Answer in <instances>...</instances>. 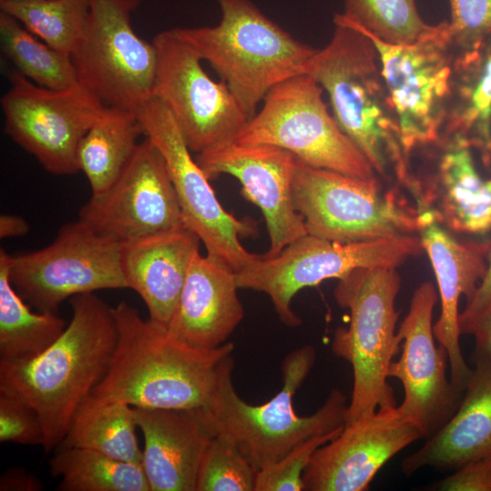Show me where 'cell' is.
Returning <instances> with one entry per match:
<instances>
[{"instance_id":"cell-1","label":"cell","mask_w":491,"mask_h":491,"mask_svg":"<svg viewBox=\"0 0 491 491\" xmlns=\"http://www.w3.org/2000/svg\"><path fill=\"white\" fill-rule=\"evenodd\" d=\"M117 340L108 370L91 395L135 408L208 407L234 344L214 349L189 346L166 326L144 319L122 301L112 307Z\"/></svg>"},{"instance_id":"cell-2","label":"cell","mask_w":491,"mask_h":491,"mask_svg":"<svg viewBox=\"0 0 491 491\" xmlns=\"http://www.w3.org/2000/svg\"><path fill=\"white\" fill-rule=\"evenodd\" d=\"M72 318L41 355L0 363V384L16 390L37 411L45 452L56 450L83 401L105 376L117 340L112 307L95 293L70 298Z\"/></svg>"},{"instance_id":"cell-3","label":"cell","mask_w":491,"mask_h":491,"mask_svg":"<svg viewBox=\"0 0 491 491\" xmlns=\"http://www.w3.org/2000/svg\"><path fill=\"white\" fill-rule=\"evenodd\" d=\"M334 24L331 40L317 49L307 74L326 91L333 116L376 173H391L414 189L376 46L340 14Z\"/></svg>"},{"instance_id":"cell-4","label":"cell","mask_w":491,"mask_h":491,"mask_svg":"<svg viewBox=\"0 0 491 491\" xmlns=\"http://www.w3.org/2000/svg\"><path fill=\"white\" fill-rule=\"evenodd\" d=\"M215 26L174 28L207 61L251 117L276 85L307 74L317 49L272 21L250 0H215Z\"/></svg>"},{"instance_id":"cell-5","label":"cell","mask_w":491,"mask_h":491,"mask_svg":"<svg viewBox=\"0 0 491 491\" xmlns=\"http://www.w3.org/2000/svg\"><path fill=\"white\" fill-rule=\"evenodd\" d=\"M316 352L306 345L291 351L281 364L282 388L267 402L254 406L236 393L233 384L234 358L222 369L208 409L217 429L229 435L256 470L274 463L316 436L334 431L346 423L345 394L333 389L310 416H298L293 398L309 375Z\"/></svg>"},{"instance_id":"cell-6","label":"cell","mask_w":491,"mask_h":491,"mask_svg":"<svg viewBox=\"0 0 491 491\" xmlns=\"http://www.w3.org/2000/svg\"><path fill=\"white\" fill-rule=\"evenodd\" d=\"M400 287L396 268L374 267L353 270L335 289L337 304L350 311L348 327H337L331 344L332 352L353 370L345 424L381 406H396L387 373L402 343L396 309Z\"/></svg>"},{"instance_id":"cell-7","label":"cell","mask_w":491,"mask_h":491,"mask_svg":"<svg viewBox=\"0 0 491 491\" xmlns=\"http://www.w3.org/2000/svg\"><path fill=\"white\" fill-rule=\"evenodd\" d=\"M293 203L307 233L341 243L416 235L421 210L393 191H384L377 177L364 179L308 165L296 159Z\"/></svg>"},{"instance_id":"cell-8","label":"cell","mask_w":491,"mask_h":491,"mask_svg":"<svg viewBox=\"0 0 491 491\" xmlns=\"http://www.w3.org/2000/svg\"><path fill=\"white\" fill-rule=\"evenodd\" d=\"M322 91L309 74L280 83L266 94L235 142L277 146L314 167L376 178L370 162L328 111Z\"/></svg>"},{"instance_id":"cell-9","label":"cell","mask_w":491,"mask_h":491,"mask_svg":"<svg viewBox=\"0 0 491 491\" xmlns=\"http://www.w3.org/2000/svg\"><path fill=\"white\" fill-rule=\"evenodd\" d=\"M423 251L416 235L341 243L306 234L275 256L262 255L255 265L236 273V279L240 289L266 294L280 321L296 327L302 321L291 303L303 288L342 279L357 268H396Z\"/></svg>"},{"instance_id":"cell-10","label":"cell","mask_w":491,"mask_h":491,"mask_svg":"<svg viewBox=\"0 0 491 491\" xmlns=\"http://www.w3.org/2000/svg\"><path fill=\"white\" fill-rule=\"evenodd\" d=\"M340 15L374 43L400 129L406 155L443 134L454 73L447 21L409 44L385 42Z\"/></svg>"},{"instance_id":"cell-11","label":"cell","mask_w":491,"mask_h":491,"mask_svg":"<svg viewBox=\"0 0 491 491\" xmlns=\"http://www.w3.org/2000/svg\"><path fill=\"white\" fill-rule=\"evenodd\" d=\"M140 0H89L84 34L71 54L78 83L105 106L136 112L153 96L157 55L131 15Z\"/></svg>"},{"instance_id":"cell-12","label":"cell","mask_w":491,"mask_h":491,"mask_svg":"<svg viewBox=\"0 0 491 491\" xmlns=\"http://www.w3.org/2000/svg\"><path fill=\"white\" fill-rule=\"evenodd\" d=\"M144 135L161 153L174 185L183 222L205 246L206 255L236 273L255 265L262 255L246 249L241 236L253 235L256 224L238 219L220 204L174 116L155 96L137 111Z\"/></svg>"},{"instance_id":"cell-13","label":"cell","mask_w":491,"mask_h":491,"mask_svg":"<svg viewBox=\"0 0 491 491\" xmlns=\"http://www.w3.org/2000/svg\"><path fill=\"white\" fill-rule=\"evenodd\" d=\"M122 247L78 219L65 224L47 246L10 254L9 279L31 307L56 312L62 302L76 295L127 288Z\"/></svg>"},{"instance_id":"cell-14","label":"cell","mask_w":491,"mask_h":491,"mask_svg":"<svg viewBox=\"0 0 491 491\" xmlns=\"http://www.w3.org/2000/svg\"><path fill=\"white\" fill-rule=\"evenodd\" d=\"M1 98L5 133L57 175L79 170V145L105 105L80 84L65 89L40 86L16 70Z\"/></svg>"},{"instance_id":"cell-15","label":"cell","mask_w":491,"mask_h":491,"mask_svg":"<svg viewBox=\"0 0 491 491\" xmlns=\"http://www.w3.org/2000/svg\"><path fill=\"white\" fill-rule=\"evenodd\" d=\"M152 42L157 55L153 96L170 111L192 153L235 141L250 116L227 85L209 77L200 56L174 29Z\"/></svg>"},{"instance_id":"cell-16","label":"cell","mask_w":491,"mask_h":491,"mask_svg":"<svg viewBox=\"0 0 491 491\" xmlns=\"http://www.w3.org/2000/svg\"><path fill=\"white\" fill-rule=\"evenodd\" d=\"M78 215L95 233L123 245L185 226L165 160L146 137L117 180L91 195Z\"/></svg>"},{"instance_id":"cell-17","label":"cell","mask_w":491,"mask_h":491,"mask_svg":"<svg viewBox=\"0 0 491 491\" xmlns=\"http://www.w3.org/2000/svg\"><path fill=\"white\" fill-rule=\"evenodd\" d=\"M436 301L431 282L422 283L414 291L409 311L398 330L401 355L391 363L387 373L388 377L400 381L404 398L398 408L423 438L432 436L449 421L465 392L447 377V352L435 343L432 319Z\"/></svg>"},{"instance_id":"cell-18","label":"cell","mask_w":491,"mask_h":491,"mask_svg":"<svg viewBox=\"0 0 491 491\" xmlns=\"http://www.w3.org/2000/svg\"><path fill=\"white\" fill-rule=\"evenodd\" d=\"M421 438L398 406H381L316 450L303 473L304 491L366 490L388 460Z\"/></svg>"},{"instance_id":"cell-19","label":"cell","mask_w":491,"mask_h":491,"mask_svg":"<svg viewBox=\"0 0 491 491\" xmlns=\"http://www.w3.org/2000/svg\"><path fill=\"white\" fill-rule=\"evenodd\" d=\"M196 162L209 180L222 174L242 185L241 194L262 211L272 256L308 234L293 203L292 186L296 158L270 145H245L235 141L196 154Z\"/></svg>"},{"instance_id":"cell-20","label":"cell","mask_w":491,"mask_h":491,"mask_svg":"<svg viewBox=\"0 0 491 491\" xmlns=\"http://www.w3.org/2000/svg\"><path fill=\"white\" fill-rule=\"evenodd\" d=\"M135 410L151 491H196L203 456L218 433L211 411L205 406Z\"/></svg>"},{"instance_id":"cell-21","label":"cell","mask_w":491,"mask_h":491,"mask_svg":"<svg viewBox=\"0 0 491 491\" xmlns=\"http://www.w3.org/2000/svg\"><path fill=\"white\" fill-rule=\"evenodd\" d=\"M419 236L430 258L441 301L434 336L447 352L452 384L465 391L473 369L466 363L459 344L458 305L461 296L465 295L467 301L473 297L486 272V247L456 240L436 220L433 209L424 212Z\"/></svg>"},{"instance_id":"cell-22","label":"cell","mask_w":491,"mask_h":491,"mask_svg":"<svg viewBox=\"0 0 491 491\" xmlns=\"http://www.w3.org/2000/svg\"><path fill=\"white\" fill-rule=\"evenodd\" d=\"M238 289L235 271L198 252L166 326L169 333L195 347L221 346L244 318Z\"/></svg>"},{"instance_id":"cell-23","label":"cell","mask_w":491,"mask_h":491,"mask_svg":"<svg viewBox=\"0 0 491 491\" xmlns=\"http://www.w3.org/2000/svg\"><path fill=\"white\" fill-rule=\"evenodd\" d=\"M200 242L194 232L182 226L123 245L126 286L143 299L150 320L167 326Z\"/></svg>"},{"instance_id":"cell-24","label":"cell","mask_w":491,"mask_h":491,"mask_svg":"<svg viewBox=\"0 0 491 491\" xmlns=\"http://www.w3.org/2000/svg\"><path fill=\"white\" fill-rule=\"evenodd\" d=\"M474 366L454 416L403 459L406 476L425 467L447 472L472 461L491 463V368L483 364Z\"/></svg>"},{"instance_id":"cell-25","label":"cell","mask_w":491,"mask_h":491,"mask_svg":"<svg viewBox=\"0 0 491 491\" xmlns=\"http://www.w3.org/2000/svg\"><path fill=\"white\" fill-rule=\"evenodd\" d=\"M436 220L458 233L491 231V178L478 174L469 147L449 145L436 175Z\"/></svg>"},{"instance_id":"cell-26","label":"cell","mask_w":491,"mask_h":491,"mask_svg":"<svg viewBox=\"0 0 491 491\" xmlns=\"http://www.w3.org/2000/svg\"><path fill=\"white\" fill-rule=\"evenodd\" d=\"M144 131L136 112L105 106L83 137L77 153L79 170L92 195L105 192L133 157Z\"/></svg>"},{"instance_id":"cell-27","label":"cell","mask_w":491,"mask_h":491,"mask_svg":"<svg viewBox=\"0 0 491 491\" xmlns=\"http://www.w3.org/2000/svg\"><path fill=\"white\" fill-rule=\"evenodd\" d=\"M10 254L0 249V363L28 362L46 350L64 332L56 312H34L9 279Z\"/></svg>"},{"instance_id":"cell-28","label":"cell","mask_w":491,"mask_h":491,"mask_svg":"<svg viewBox=\"0 0 491 491\" xmlns=\"http://www.w3.org/2000/svg\"><path fill=\"white\" fill-rule=\"evenodd\" d=\"M137 428L135 407L122 401L90 395L75 411L58 447L90 449L142 465L143 451L136 437Z\"/></svg>"},{"instance_id":"cell-29","label":"cell","mask_w":491,"mask_h":491,"mask_svg":"<svg viewBox=\"0 0 491 491\" xmlns=\"http://www.w3.org/2000/svg\"><path fill=\"white\" fill-rule=\"evenodd\" d=\"M472 60L461 55L473 68L475 75H467L454 68L457 83L452 82V92L457 95V105L449 109L444 135L449 145H475L491 151V46L481 58L479 48L464 52ZM442 134V135H443Z\"/></svg>"},{"instance_id":"cell-30","label":"cell","mask_w":491,"mask_h":491,"mask_svg":"<svg viewBox=\"0 0 491 491\" xmlns=\"http://www.w3.org/2000/svg\"><path fill=\"white\" fill-rule=\"evenodd\" d=\"M56 450L48 464L51 475L61 477L59 491H151L142 465L85 448Z\"/></svg>"},{"instance_id":"cell-31","label":"cell","mask_w":491,"mask_h":491,"mask_svg":"<svg viewBox=\"0 0 491 491\" xmlns=\"http://www.w3.org/2000/svg\"><path fill=\"white\" fill-rule=\"evenodd\" d=\"M2 51L15 70L33 83L51 89H65L78 83L69 55L48 45L13 16L1 11Z\"/></svg>"},{"instance_id":"cell-32","label":"cell","mask_w":491,"mask_h":491,"mask_svg":"<svg viewBox=\"0 0 491 491\" xmlns=\"http://www.w3.org/2000/svg\"><path fill=\"white\" fill-rule=\"evenodd\" d=\"M1 11L43 42L71 56L86 25L89 0H4Z\"/></svg>"},{"instance_id":"cell-33","label":"cell","mask_w":491,"mask_h":491,"mask_svg":"<svg viewBox=\"0 0 491 491\" xmlns=\"http://www.w3.org/2000/svg\"><path fill=\"white\" fill-rule=\"evenodd\" d=\"M347 20L391 44L413 43L431 32L415 0H346L341 13Z\"/></svg>"},{"instance_id":"cell-34","label":"cell","mask_w":491,"mask_h":491,"mask_svg":"<svg viewBox=\"0 0 491 491\" xmlns=\"http://www.w3.org/2000/svg\"><path fill=\"white\" fill-rule=\"evenodd\" d=\"M256 472L235 441L218 431L203 456L196 491H255Z\"/></svg>"},{"instance_id":"cell-35","label":"cell","mask_w":491,"mask_h":491,"mask_svg":"<svg viewBox=\"0 0 491 491\" xmlns=\"http://www.w3.org/2000/svg\"><path fill=\"white\" fill-rule=\"evenodd\" d=\"M344 426L332 432L316 436L301 443L281 459L257 470L255 491H302L303 473L313 454L343 430Z\"/></svg>"},{"instance_id":"cell-36","label":"cell","mask_w":491,"mask_h":491,"mask_svg":"<svg viewBox=\"0 0 491 491\" xmlns=\"http://www.w3.org/2000/svg\"><path fill=\"white\" fill-rule=\"evenodd\" d=\"M44 427L37 411L13 387L0 384V442L42 446Z\"/></svg>"},{"instance_id":"cell-37","label":"cell","mask_w":491,"mask_h":491,"mask_svg":"<svg viewBox=\"0 0 491 491\" xmlns=\"http://www.w3.org/2000/svg\"><path fill=\"white\" fill-rule=\"evenodd\" d=\"M447 25L454 47L463 52L480 48L491 36V0H448Z\"/></svg>"},{"instance_id":"cell-38","label":"cell","mask_w":491,"mask_h":491,"mask_svg":"<svg viewBox=\"0 0 491 491\" xmlns=\"http://www.w3.org/2000/svg\"><path fill=\"white\" fill-rule=\"evenodd\" d=\"M434 489L440 491H491V463L486 460L466 463L436 483Z\"/></svg>"},{"instance_id":"cell-39","label":"cell","mask_w":491,"mask_h":491,"mask_svg":"<svg viewBox=\"0 0 491 491\" xmlns=\"http://www.w3.org/2000/svg\"><path fill=\"white\" fill-rule=\"evenodd\" d=\"M461 334L473 335L476 346L471 356L474 365L483 364L491 368V304L477 316L459 321Z\"/></svg>"},{"instance_id":"cell-40","label":"cell","mask_w":491,"mask_h":491,"mask_svg":"<svg viewBox=\"0 0 491 491\" xmlns=\"http://www.w3.org/2000/svg\"><path fill=\"white\" fill-rule=\"evenodd\" d=\"M43 482L20 466L8 468L0 478L1 491H40Z\"/></svg>"},{"instance_id":"cell-41","label":"cell","mask_w":491,"mask_h":491,"mask_svg":"<svg viewBox=\"0 0 491 491\" xmlns=\"http://www.w3.org/2000/svg\"><path fill=\"white\" fill-rule=\"evenodd\" d=\"M491 304V256L486 272L475 295L467 301L465 310L459 314V321L472 318L483 312Z\"/></svg>"},{"instance_id":"cell-42","label":"cell","mask_w":491,"mask_h":491,"mask_svg":"<svg viewBox=\"0 0 491 491\" xmlns=\"http://www.w3.org/2000/svg\"><path fill=\"white\" fill-rule=\"evenodd\" d=\"M28 231L29 225L24 217L11 214L0 215V237L2 239L22 236Z\"/></svg>"},{"instance_id":"cell-43","label":"cell","mask_w":491,"mask_h":491,"mask_svg":"<svg viewBox=\"0 0 491 491\" xmlns=\"http://www.w3.org/2000/svg\"><path fill=\"white\" fill-rule=\"evenodd\" d=\"M2 1H4V0H0V2H2Z\"/></svg>"}]
</instances>
